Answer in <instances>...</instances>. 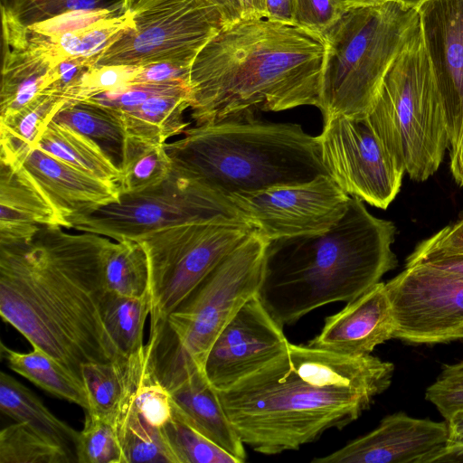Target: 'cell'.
<instances>
[{
  "label": "cell",
  "instance_id": "1",
  "mask_svg": "<svg viewBox=\"0 0 463 463\" xmlns=\"http://www.w3.org/2000/svg\"><path fill=\"white\" fill-rule=\"evenodd\" d=\"M111 241L43 226L30 241L0 244L2 319L81 380L82 364L123 357L102 315Z\"/></svg>",
  "mask_w": 463,
  "mask_h": 463
},
{
  "label": "cell",
  "instance_id": "2",
  "mask_svg": "<svg viewBox=\"0 0 463 463\" xmlns=\"http://www.w3.org/2000/svg\"><path fill=\"white\" fill-rule=\"evenodd\" d=\"M393 373L392 363L372 354L290 344L285 354L218 393L244 445L276 455L357 420L390 387Z\"/></svg>",
  "mask_w": 463,
  "mask_h": 463
},
{
  "label": "cell",
  "instance_id": "3",
  "mask_svg": "<svg viewBox=\"0 0 463 463\" xmlns=\"http://www.w3.org/2000/svg\"><path fill=\"white\" fill-rule=\"evenodd\" d=\"M326 55L322 33L267 17L224 25L191 67L196 125L319 106Z\"/></svg>",
  "mask_w": 463,
  "mask_h": 463
},
{
  "label": "cell",
  "instance_id": "4",
  "mask_svg": "<svg viewBox=\"0 0 463 463\" xmlns=\"http://www.w3.org/2000/svg\"><path fill=\"white\" fill-rule=\"evenodd\" d=\"M396 227L350 196L342 219L320 235L269 241L258 297L282 326L334 302H349L397 264Z\"/></svg>",
  "mask_w": 463,
  "mask_h": 463
},
{
  "label": "cell",
  "instance_id": "5",
  "mask_svg": "<svg viewBox=\"0 0 463 463\" xmlns=\"http://www.w3.org/2000/svg\"><path fill=\"white\" fill-rule=\"evenodd\" d=\"M183 135L165 144L173 170L227 197L329 175L317 137L298 124L248 116L195 125Z\"/></svg>",
  "mask_w": 463,
  "mask_h": 463
},
{
  "label": "cell",
  "instance_id": "6",
  "mask_svg": "<svg viewBox=\"0 0 463 463\" xmlns=\"http://www.w3.org/2000/svg\"><path fill=\"white\" fill-rule=\"evenodd\" d=\"M269 243L252 230L148 335L146 383H158L170 392L204 373L206 356L218 335L259 293Z\"/></svg>",
  "mask_w": 463,
  "mask_h": 463
},
{
  "label": "cell",
  "instance_id": "7",
  "mask_svg": "<svg viewBox=\"0 0 463 463\" xmlns=\"http://www.w3.org/2000/svg\"><path fill=\"white\" fill-rule=\"evenodd\" d=\"M418 24L417 9L390 0L353 7L322 33L326 55L318 109L324 118L366 116L387 71Z\"/></svg>",
  "mask_w": 463,
  "mask_h": 463
},
{
  "label": "cell",
  "instance_id": "8",
  "mask_svg": "<svg viewBox=\"0 0 463 463\" xmlns=\"http://www.w3.org/2000/svg\"><path fill=\"white\" fill-rule=\"evenodd\" d=\"M366 118L411 179L425 181L439 169L449 140L420 24L387 71Z\"/></svg>",
  "mask_w": 463,
  "mask_h": 463
},
{
  "label": "cell",
  "instance_id": "9",
  "mask_svg": "<svg viewBox=\"0 0 463 463\" xmlns=\"http://www.w3.org/2000/svg\"><path fill=\"white\" fill-rule=\"evenodd\" d=\"M191 223L250 226L229 197L172 170L159 185L103 206L75 222L72 229L116 241H137L158 230Z\"/></svg>",
  "mask_w": 463,
  "mask_h": 463
},
{
  "label": "cell",
  "instance_id": "10",
  "mask_svg": "<svg viewBox=\"0 0 463 463\" xmlns=\"http://www.w3.org/2000/svg\"><path fill=\"white\" fill-rule=\"evenodd\" d=\"M251 231L191 223L158 230L137 241L148 260L149 335Z\"/></svg>",
  "mask_w": 463,
  "mask_h": 463
},
{
  "label": "cell",
  "instance_id": "11",
  "mask_svg": "<svg viewBox=\"0 0 463 463\" xmlns=\"http://www.w3.org/2000/svg\"><path fill=\"white\" fill-rule=\"evenodd\" d=\"M134 27L96 56V65L172 61L192 67L201 50L225 25L208 0H126Z\"/></svg>",
  "mask_w": 463,
  "mask_h": 463
},
{
  "label": "cell",
  "instance_id": "12",
  "mask_svg": "<svg viewBox=\"0 0 463 463\" xmlns=\"http://www.w3.org/2000/svg\"><path fill=\"white\" fill-rule=\"evenodd\" d=\"M228 197L250 228L269 241L326 233L345 215L350 200L327 175Z\"/></svg>",
  "mask_w": 463,
  "mask_h": 463
},
{
  "label": "cell",
  "instance_id": "13",
  "mask_svg": "<svg viewBox=\"0 0 463 463\" xmlns=\"http://www.w3.org/2000/svg\"><path fill=\"white\" fill-rule=\"evenodd\" d=\"M329 175L350 196L386 209L398 194L404 172L398 166L366 116L324 118L317 137Z\"/></svg>",
  "mask_w": 463,
  "mask_h": 463
},
{
  "label": "cell",
  "instance_id": "14",
  "mask_svg": "<svg viewBox=\"0 0 463 463\" xmlns=\"http://www.w3.org/2000/svg\"><path fill=\"white\" fill-rule=\"evenodd\" d=\"M394 338L439 344L463 337V278L424 264L406 266L385 283Z\"/></svg>",
  "mask_w": 463,
  "mask_h": 463
},
{
  "label": "cell",
  "instance_id": "15",
  "mask_svg": "<svg viewBox=\"0 0 463 463\" xmlns=\"http://www.w3.org/2000/svg\"><path fill=\"white\" fill-rule=\"evenodd\" d=\"M290 343L258 295L232 317L213 343L203 372L218 392L225 391L285 354Z\"/></svg>",
  "mask_w": 463,
  "mask_h": 463
},
{
  "label": "cell",
  "instance_id": "16",
  "mask_svg": "<svg viewBox=\"0 0 463 463\" xmlns=\"http://www.w3.org/2000/svg\"><path fill=\"white\" fill-rule=\"evenodd\" d=\"M0 162L54 211L65 229H72L77 220L120 201L117 184L96 178L38 146Z\"/></svg>",
  "mask_w": 463,
  "mask_h": 463
},
{
  "label": "cell",
  "instance_id": "17",
  "mask_svg": "<svg viewBox=\"0 0 463 463\" xmlns=\"http://www.w3.org/2000/svg\"><path fill=\"white\" fill-rule=\"evenodd\" d=\"M447 421L404 412L384 417L372 431L313 463H432L447 461Z\"/></svg>",
  "mask_w": 463,
  "mask_h": 463
},
{
  "label": "cell",
  "instance_id": "18",
  "mask_svg": "<svg viewBox=\"0 0 463 463\" xmlns=\"http://www.w3.org/2000/svg\"><path fill=\"white\" fill-rule=\"evenodd\" d=\"M417 12L451 146L463 119V0H427Z\"/></svg>",
  "mask_w": 463,
  "mask_h": 463
},
{
  "label": "cell",
  "instance_id": "19",
  "mask_svg": "<svg viewBox=\"0 0 463 463\" xmlns=\"http://www.w3.org/2000/svg\"><path fill=\"white\" fill-rule=\"evenodd\" d=\"M395 323L385 283L378 282L339 312L326 317L308 345L350 355H369L394 338Z\"/></svg>",
  "mask_w": 463,
  "mask_h": 463
},
{
  "label": "cell",
  "instance_id": "20",
  "mask_svg": "<svg viewBox=\"0 0 463 463\" xmlns=\"http://www.w3.org/2000/svg\"><path fill=\"white\" fill-rule=\"evenodd\" d=\"M81 378L89 397V411L119 431L138 388L145 383V354L119 357L111 363L84 364Z\"/></svg>",
  "mask_w": 463,
  "mask_h": 463
},
{
  "label": "cell",
  "instance_id": "21",
  "mask_svg": "<svg viewBox=\"0 0 463 463\" xmlns=\"http://www.w3.org/2000/svg\"><path fill=\"white\" fill-rule=\"evenodd\" d=\"M171 402L181 415L202 434L236 458H247L241 441L214 389L204 373H197L170 391Z\"/></svg>",
  "mask_w": 463,
  "mask_h": 463
},
{
  "label": "cell",
  "instance_id": "22",
  "mask_svg": "<svg viewBox=\"0 0 463 463\" xmlns=\"http://www.w3.org/2000/svg\"><path fill=\"white\" fill-rule=\"evenodd\" d=\"M43 226H61L54 211L0 162V244L33 240Z\"/></svg>",
  "mask_w": 463,
  "mask_h": 463
},
{
  "label": "cell",
  "instance_id": "23",
  "mask_svg": "<svg viewBox=\"0 0 463 463\" xmlns=\"http://www.w3.org/2000/svg\"><path fill=\"white\" fill-rule=\"evenodd\" d=\"M55 66L38 44L29 41L21 50L4 51L0 119L9 118L48 90Z\"/></svg>",
  "mask_w": 463,
  "mask_h": 463
},
{
  "label": "cell",
  "instance_id": "24",
  "mask_svg": "<svg viewBox=\"0 0 463 463\" xmlns=\"http://www.w3.org/2000/svg\"><path fill=\"white\" fill-rule=\"evenodd\" d=\"M192 103V87L158 94L140 105L117 111L128 137L154 144H165L188 128L184 113Z\"/></svg>",
  "mask_w": 463,
  "mask_h": 463
},
{
  "label": "cell",
  "instance_id": "25",
  "mask_svg": "<svg viewBox=\"0 0 463 463\" xmlns=\"http://www.w3.org/2000/svg\"><path fill=\"white\" fill-rule=\"evenodd\" d=\"M36 146L65 163L108 183L117 184L120 171L108 153L91 138L52 120Z\"/></svg>",
  "mask_w": 463,
  "mask_h": 463
},
{
  "label": "cell",
  "instance_id": "26",
  "mask_svg": "<svg viewBox=\"0 0 463 463\" xmlns=\"http://www.w3.org/2000/svg\"><path fill=\"white\" fill-rule=\"evenodd\" d=\"M0 411L76 453L79 432L56 418L33 392L4 372L0 373Z\"/></svg>",
  "mask_w": 463,
  "mask_h": 463
},
{
  "label": "cell",
  "instance_id": "27",
  "mask_svg": "<svg viewBox=\"0 0 463 463\" xmlns=\"http://www.w3.org/2000/svg\"><path fill=\"white\" fill-rule=\"evenodd\" d=\"M1 354L8 366L35 385L61 399L90 410L89 397L83 381L62 364L33 348L29 353H20L1 344Z\"/></svg>",
  "mask_w": 463,
  "mask_h": 463
},
{
  "label": "cell",
  "instance_id": "28",
  "mask_svg": "<svg viewBox=\"0 0 463 463\" xmlns=\"http://www.w3.org/2000/svg\"><path fill=\"white\" fill-rule=\"evenodd\" d=\"M132 12L126 7L121 14L99 21L84 29L56 37L29 33L56 65L71 57H93L105 51L134 27Z\"/></svg>",
  "mask_w": 463,
  "mask_h": 463
},
{
  "label": "cell",
  "instance_id": "29",
  "mask_svg": "<svg viewBox=\"0 0 463 463\" xmlns=\"http://www.w3.org/2000/svg\"><path fill=\"white\" fill-rule=\"evenodd\" d=\"M52 120L97 142L119 166L128 135L117 111L86 100L71 101Z\"/></svg>",
  "mask_w": 463,
  "mask_h": 463
},
{
  "label": "cell",
  "instance_id": "30",
  "mask_svg": "<svg viewBox=\"0 0 463 463\" xmlns=\"http://www.w3.org/2000/svg\"><path fill=\"white\" fill-rule=\"evenodd\" d=\"M68 102L65 97L46 91L14 115L0 119V160L36 146L43 131Z\"/></svg>",
  "mask_w": 463,
  "mask_h": 463
},
{
  "label": "cell",
  "instance_id": "31",
  "mask_svg": "<svg viewBox=\"0 0 463 463\" xmlns=\"http://www.w3.org/2000/svg\"><path fill=\"white\" fill-rule=\"evenodd\" d=\"M149 313V293L130 298L107 290L102 303L103 320L121 356L145 354L144 326Z\"/></svg>",
  "mask_w": 463,
  "mask_h": 463
},
{
  "label": "cell",
  "instance_id": "32",
  "mask_svg": "<svg viewBox=\"0 0 463 463\" xmlns=\"http://www.w3.org/2000/svg\"><path fill=\"white\" fill-rule=\"evenodd\" d=\"M117 183L119 194L141 193L162 184L171 175L172 162L165 144L128 137L119 164Z\"/></svg>",
  "mask_w": 463,
  "mask_h": 463
},
{
  "label": "cell",
  "instance_id": "33",
  "mask_svg": "<svg viewBox=\"0 0 463 463\" xmlns=\"http://www.w3.org/2000/svg\"><path fill=\"white\" fill-rule=\"evenodd\" d=\"M108 291L130 298L149 293V269L146 251L137 241H112L104 259Z\"/></svg>",
  "mask_w": 463,
  "mask_h": 463
},
{
  "label": "cell",
  "instance_id": "34",
  "mask_svg": "<svg viewBox=\"0 0 463 463\" xmlns=\"http://www.w3.org/2000/svg\"><path fill=\"white\" fill-rule=\"evenodd\" d=\"M73 457L25 422L15 421L0 432V463H71L77 461Z\"/></svg>",
  "mask_w": 463,
  "mask_h": 463
},
{
  "label": "cell",
  "instance_id": "35",
  "mask_svg": "<svg viewBox=\"0 0 463 463\" xmlns=\"http://www.w3.org/2000/svg\"><path fill=\"white\" fill-rule=\"evenodd\" d=\"M118 432L126 463H179L163 428L149 424L134 403Z\"/></svg>",
  "mask_w": 463,
  "mask_h": 463
},
{
  "label": "cell",
  "instance_id": "36",
  "mask_svg": "<svg viewBox=\"0 0 463 463\" xmlns=\"http://www.w3.org/2000/svg\"><path fill=\"white\" fill-rule=\"evenodd\" d=\"M163 430L179 463H239L192 426L173 405L172 417Z\"/></svg>",
  "mask_w": 463,
  "mask_h": 463
},
{
  "label": "cell",
  "instance_id": "37",
  "mask_svg": "<svg viewBox=\"0 0 463 463\" xmlns=\"http://www.w3.org/2000/svg\"><path fill=\"white\" fill-rule=\"evenodd\" d=\"M76 457L79 463H126L118 430L90 411L79 432Z\"/></svg>",
  "mask_w": 463,
  "mask_h": 463
},
{
  "label": "cell",
  "instance_id": "38",
  "mask_svg": "<svg viewBox=\"0 0 463 463\" xmlns=\"http://www.w3.org/2000/svg\"><path fill=\"white\" fill-rule=\"evenodd\" d=\"M126 0H8L10 7L26 26L75 10L126 8Z\"/></svg>",
  "mask_w": 463,
  "mask_h": 463
},
{
  "label": "cell",
  "instance_id": "39",
  "mask_svg": "<svg viewBox=\"0 0 463 463\" xmlns=\"http://www.w3.org/2000/svg\"><path fill=\"white\" fill-rule=\"evenodd\" d=\"M190 86V82L182 80L161 83H131L99 93L84 100L107 109L121 110L137 107L156 95L175 91Z\"/></svg>",
  "mask_w": 463,
  "mask_h": 463
},
{
  "label": "cell",
  "instance_id": "40",
  "mask_svg": "<svg viewBox=\"0 0 463 463\" xmlns=\"http://www.w3.org/2000/svg\"><path fill=\"white\" fill-rule=\"evenodd\" d=\"M425 398L446 420L463 410V361L444 365L436 381L426 389Z\"/></svg>",
  "mask_w": 463,
  "mask_h": 463
},
{
  "label": "cell",
  "instance_id": "41",
  "mask_svg": "<svg viewBox=\"0 0 463 463\" xmlns=\"http://www.w3.org/2000/svg\"><path fill=\"white\" fill-rule=\"evenodd\" d=\"M126 8H99L70 11L27 26L28 33L43 37H56L84 29L99 21L117 16Z\"/></svg>",
  "mask_w": 463,
  "mask_h": 463
},
{
  "label": "cell",
  "instance_id": "42",
  "mask_svg": "<svg viewBox=\"0 0 463 463\" xmlns=\"http://www.w3.org/2000/svg\"><path fill=\"white\" fill-rule=\"evenodd\" d=\"M143 66L95 65L83 76L74 101L109 91L133 82Z\"/></svg>",
  "mask_w": 463,
  "mask_h": 463
},
{
  "label": "cell",
  "instance_id": "43",
  "mask_svg": "<svg viewBox=\"0 0 463 463\" xmlns=\"http://www.w3.org/2000/svg\"><path fill=\"white\" fill-rule=\"evenodd\" d=\"M349 9L342 0H294L293 24L323 33Z\"/></svg>",
  "mask_w": 463,
  "mask_h": 463
},
{
  "label": "cell",
  "instance_id": "44",
  "mask_svg": "<svg viewBox=\"0 0 463 463\" xmlns=\"http://www.w3.org/2000/svg\"><path fill=\"white\" fill-rule=\"evenodd\" d=\"M134 404L139 414L154 427L163 428L172 417L170 392L158 383L142 384Z\"/></svg>",
  "mask_w": 463,
  "mask_h": 463
},
{
  "label": "cell",
  "instance_id": "45",
  "mask_svg": "<svg viewBox=\"0 0 463 463\" xmlns=\"http://www.w3.org/2000/svg\"><path fill=\"white\" fill-rule=\"evenodd\" d=\"M463 254V214L430 238L422 241L411 254Z\"/></svg>",
  "mask_w": 463,
  "mask_h": 463
},
{
  "label": "cell",
  "instance_id": "46",
  "mask_svg": "<svg viewBox=\"0 0 463 463\" xmlns=\"http://www.w3.org/2000/svg\"><path fill=\"white\" fill-rule=\"evenodd\" d=\"M191 67L172 61L144 65L132 83L190 82ZM131 84V83H130Z\"/></svg>",
  "mask_w": 463,
  "mask_h": 463
},
{
  "label": "cell",
  "instance_id": "47",
  "mask_svg": "<svg viewBox=\"0 0 463 463\" xmlns=\"http://www.w3.org/2000/svg\"><path fill=\"white\" fill-rule=\"evenodd\" d=\"M419 263L463 278V254L411 253L406 260V266Z\"/></svg>",
  "mask_w": 463,
  "mask_h": 463
},
{
  "label": "cell",
  "instance_id": "48",
  "mask_svg": "<svg viewBox=\"0 0 463 463\" xmlns=\"http://www.w3.org/2000/svg\"><path fill=\"white\" fill-rule=\"evenodd\" d=\"M446 444L447 461L463 456V410L455 412L448 420Z\"/></svg>",
  "mask_w": 463,
  "mask_h": 463
},
{
  "label": "cell",
  "instance_id": "49",
  "mask_svg": "<svg viewBox=\"0 0 463 463\" xmlns=\"http://www.w3.org/2000/svg\"><path fill=\"white\" fill-rule=\"evenodd\" d=\"M294 0H266V17L293 24Z\"/></svg>",
  "mask_w": 463,
  "mask_h": 463
},
{
  "label": "cell",
  "instance_id": "50",
  "mask_svg": "<svg viewBox=\"0 0 463 463\" xmlns=\"http://www.w3.org/2000/svg\"><path fill=\"white\" fill-rule=\"evenodd\" d=\"M450 171L455 181L463 186V119L457 142L449 146Z\"/></svg>",
  "mask_w": 463,
  "mask_h": 463
},
{
  "label": "cell",
  "instance_id": "51",
  "mask_svg": "<svg viewBox=\"0 0 463 463\" xmlns=\"http://www.w3.org/2000/svg\"><path fill=\"white\" fill-rule=\"evenodd\" d=\"M220 11L225 25L236 23L244 18L240 0H208Z\"/></svg>",
  "mask_w": 463,
  "mask_h": 463
},
{
  "label": "cell",
  "instance_id": "52",
  "mask_svg": "<svg viewBox=\"0 0 463 463\" xmlns=\"http://www.w3.org/2000/svg\"><path fill=\"white\" fill-rule=\"evenodd\" d=\"M240 2L244 18L266 17V0H240Z\"/></svg>",
  "mask_w": 463,
  "mask_h": 463
},
{
  "label": "cell",
  "instance_id": "53",
  "mask_svg": "<svg viewBox=\"0 0 463 463\" xmlns=\"http://www.w3.org/2000/svg\"><path fill=\"white\" fill-rule=\"evenodd\" d=\"M350 8L359 6H370L384 4L390 0H342Z\"/></svg>",
  "mask_w": 463,
  "mask_h": 463
},
{
  "label": "cell",
  "instance_id": "54",
  "mask_svg": "<svg viewBox=\"0 0 463 463\" xmlns=\"http://www.w3.org/2000/svg\"><path fill=\"white\" fill-rule=\"evenodd\" d=\"M408 8L417 9L422 3L427 0H395Z\"/></svg>",
  "mask_w": 463,
  "mask_h": 463
},
{
  "label": "cell",
  "instance_id": "55",
  "mask_svg": "<svg viewBox=\"0 0 463 463\" xmlns=\"http://www.w3.org/2000/svg\"><path fill=\"white\" fill-rule=\"evenodd\" d=\"M6 1H8V0H2V3H5Z\"/></svg>",
  "mask_w": 463,
  "mask_h": 463
},
{
  "label": "cell",
  "instance_id": "56",
  "mask_svg": "<svg viewBox=\"0 0 463 463\" xmlns=\"http://www.w3.org/2000/svg\"><path fill=\"white\" fill-rule=\"evenodd\" d=\"M461 340H463V337H462V339H461Z\"/></svg>",
  "mask_w": 463,
  "mask_h": 463
}]
</instances>
